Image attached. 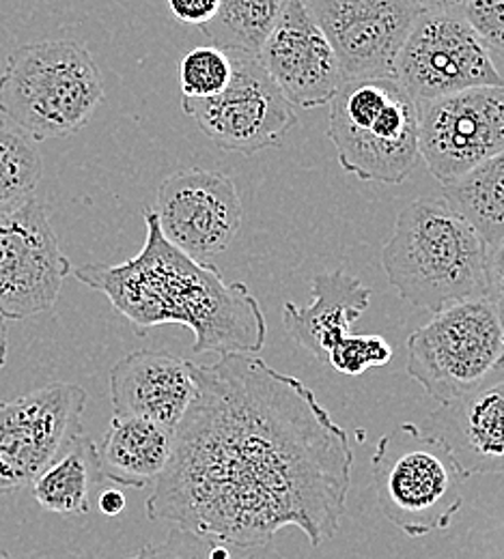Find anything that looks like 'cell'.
<instances>
[{"label":"cell","mask_w":504,"mask_h":559,"mask_svg":"<svg viewBox=\"0 0 504 559\" xmlns=\"http://www.w3.org/2000/svg\"><path fill=\"white\" fill-rule=\"evenodd\" d=\"M464 17L490 52L504 57V0H470Z\"/></svg>","instance_id":"obj_27"},{"label":"cell","mask_w":504,"mask_h":559,"mask_svg":"<svg viewBox=\"0 0 504 559\" xmlns=\"http://www.w3.org/2000/svg\"><path fill=\"white\" fill-rule=\"evenodd\" d=\"M328 139L361 181L403 183L419 162V104L392 75L343 80L330 102Z\"/></svg>","instance_id":"obj_5"},{"label":"cell","mask_w":504,"mask_h":559,"mask_svg":"<svg viewBox=\"0 0 504 559\" xmlns=\"http://www.w3.org/2000/svg\"><path fill=\"white\" fill-rule=\"evenodd\" d=\"M488 299L504 317V241L488 248Z\"/></svg>","instance_id":"obj_29"},{"label":"cell","mask_w":504,"mask_h":559,"mask_svg":"<svg viewBox=\"0 0 504 559\" xmlns=\"http://www.w3.org/2000/svg\"><path fill=\"white\" fill-rule=\"evenodd\" d=\"M392 78L417 104L468 88L504 86L492 52L464 13L421 11L395 59Z\"/></svg>","instance_id":"obj_8"},{"label":"cell","mask_w":504,"mask_h":559,"mask_svg":"<svg viewBox=\"0 0 504 559\" xmlns=\"http://www.w3.org/2000/svg\"><path fill=\"white\" fill-rule=\"evenodd\" d=\"M0 559H13V558H11V556H9V554H7V551H2V549H0Z\"/></svg>","instance_id":"obj_33"},{"label":"cell","mask_w":504,"mask_h":559,"mask_svg":"<svg viewBox=\"0 0 504 559\" xmlns=\"http://www.w3.org/2000/svg\"><path fill=\"white\" fill-rule=\"evenodd\" d=\"M86 392L55 381L0 403V497L31 487L82 430Z\"/></svg>","instance_id":"obj_10"},{"label":"cell","mask_w":504,"mask_h":559,"mask_svg":"<svg viewBox=\"0 0 504 559\" xmlns=\"http://www.w3.org/2000/svg\"><path fill=\"white\" fill-rule=\"evenodd\" d=\"M2 68H4V63H2V61H0V75H2Z\"/></svg>","instance_id":"obj_34"},{"label":"cell","mask_w":504,"mask_h":559,"mask_svg":"<svg viewBox=\"0 0 504 559\" xmlns=\"http://www.w3.org/2000/svg\"><path fill=\"white\" fill-rule=\"evenodd\" d=\"M392 359V347L375 334H350L335 349L330 350L328 361L337 372L359 377L371 368L386 366Z\"/></svg>","instance_id":"obj_26"},{"label":"cell","mask_w":504,"mask_h":559,"mask_svg":"<svg viewBox=\"0 0 504 559\" xmlns=\"http://www.w3.org/2000/svg\"><path fill=\"white\" fill-rule=\"evenodd\" d=\"M7 353H9V338H7V325L4 319L0 317V370L7 364Z\"/></svg>","instance_id":"obj_32"},{"label":"cell","mask_w":504,"mask_h":559,"mask_svg":"<svg viewBox=\"0 0 504 559\" xmlns=\"http://www.w3.org/2000/svg\"><path fill=\"white\" fill-rule=\"evenodd\" d=\"M97 503H99L102 514L119 516L126 510V495L119 489H104Z\"/></svg>","instance_id":"obj_31"},{"label":"cell","mask_w":504,"mask_h":559,"mask_svg":"<svg viewBox=\"0 0 504 559\" xmlns=\"http://www.w3.org/2000/svg\"><path fill=\"white\" fill-rule=\"evenodd\" d=\"M330 41L343 80L392 75L395 59L421 15L412 0H304Z\"/></svg>","instance_id":"obj_14"},{"label":"cell","mask_w":504,"mask_h":559,"mask_svg":"<svg viewBox=\"0 0 504 559\" xmlns=\"http://www.w3.org/2000/svg\"><path fill=\"white\" fill-rule=\"evenodd\" d=\"M432 435L444 441L466 478L504 472V381L439 405Z\"/></svg>","instance_id":"obj_17"},{"label":"cell","mask_w":504,"mask_h":559,"mask_svg":"<svg viewBox=\"0 0 504 559\" xmlns=\"http://www.w3.org/2000/svg\"><path fill=\"white\" fill-rule=\"evenodd\" d=\"M113 418H139L179 426L195 399L192 361L164 350H134L108 377Z\"/></svg>","instance_id":"obj_16"},{"label":"cell","mask_w":504,"mask_h":559,"mask_svg":"<svg viewBox=\"0 0 504 559\" xmlns=\"http://www.w3.org/2000/svg\"><path fill=\"white\" fill-rule=\"evenodd\" d=\"M423 13H464L470 0H412Z\"/></svg>","instance_id":"obj_30"},{"label":"cell","mask_w":504,"mask_h":559,"mask_svg":"<svg viewBox=\"0 0 504 559\" xmlns=\"http://www.w3.org/2000/svg\"><path fill=\"white\" fill-rule=\"evenodd\" d=\"M44 175L35 140L0 117V217L35 197Z\"/></svg>","instance_id":"obj_23"},{"label":"cell","mask_w":504,"mask_h":559,"mask_svg":"<svg viewBox=\"0 0 504 559\" xmlns=\"http://www.w3.org/2000/svg\"><path fill=\"white\" fill-rule=\"evenodd\" d=\"M228 86L210 99L181 97L184 115L222 151L255 155L281 146L300 123L295 108L263 70L259 57L228 55Z\"/></svg>","instance_id":"obj_9"},{"label":"cell","mask_w":504,"mask_h":559,"mask_svg":"<svg viewBox=\"0 0 504 559\" xmlns=\"http://www.w3.org/2000/svg\"><path fill=\"white\" fill-rule=\"evenodd\" d=\"M503 368V314L488 297L433 312L408 338L406 370L439 405L488 385Z\"/></svg>","instance_id":"obj_7"},{"label":"cell","mask_w":504,"mask_h":559,"mask_svg":"<svg viewBox=\"0 0 504 559\" xmlns=\"http://www.w3.org/2000/svg\"><path fill=\"white\" fill-rule=\"evenodd\" d=\"M464 472L430 430L397 424L373 454V487L382 514L410 538L448 530L464 506Z\"/></svg>","instance_id":"obj_6"},{"label":"cell","mask_w":504,"mask_h":559,"mask_svg":"<svg viewBox=\"0 0 504 559\" xmlns=\"http://www.w3.org/2000/svg\"><path fill=\"white\" fill-rule=\"evenodd\" d=\"M233 73L231 57L216 46H201L190 50L179 63V84L184 97L210 99L220 95Z\"/></svg>","instance_id":"obj_24"},{"label":"cell","mask_w":504,"mask_h":559,"mask_svg":"<svg viewBox=\"0 0 504 559\" xmlns=\"http://www.w3.org/2000/svg\"><path fill=\"white\" fill-rule=\"evenodd\" d=\"M237 547L220 543L212 536L192 534L181 527H173L168 536L157 545H144L143 549L128 559H255L237 556Z\"/></svg>","instance_id":"obj_25"},{"label":"cell","mask_w":504,"mask_h":559,"mask_svg":"<svg viewBox=\"0 0 504 559\" xmlns=\"http://www.w3.org/2000/svg\"><path fill=\"white\" fill-rule=\"evenodd\" d=\"M504 151V86L419 104V155L446 188Z\"/></svg>","instance_id":"obj_12"},{"label":"cell","mask_w":504,"mask_h":559,"mask_svg":"<svg viewBox=\"0 0 504 559\" xmlns=\"http://www.w3.org/2000/svg\"><path fill=\"white\" fill-rule=\"evenodd\" d=\"M144 230L134 259L80 265L73 278L106 295L141 336L151 328L177 323L192 330V353L257 355L263 349L268 323L250 288L175 248L162 235L153 210H144Z\"/></svg>","instance_id":"obj_2"},{"label":"cell","mask_w":504,"mask_h":559,"mask_svg":"<svg viewBox=\"0 0 504 559\" xmlns=\"http://www.w3.org/2000/svg\"><path fill=\"white\" fill-rule=\"evenodd\" d=\"M444 203L468 219L488 248L504 241V151L446 186Z\"/></svg>","instance_id":"obj_21"},{"label":"cell","mask_w":504,"mask_h":559,"mask_svg":"<svg viewBox=\"0 0 504 559\" xmlns=\"http://www.w3.org/2000/svg\"><path fill=\"white\" fill-rule=\"evenodd\" d=\"M259 61L293 108H319L343 84L339 59L302 0H285Z\"/></svg>","instance_id":"obj_15"},{"label":"cell","mask_w":504,"mask_h":559,"mask_svg":"<svg viewBox=\"0 0 504 559\" xmlns=\"http://www.w3.org/2000/svg\"><path fill=\"white\" fill-rule=\"evenodd\" d=\"M153 211L162 235L201 263H210L235 241L244 219L233 179L203 168H186L166 177L157 188Z\"/></svg>","instance_id":"obj_13"},{"label":"cell","mask_w":504,"mask_h":559,"mask_svg":"<svg viewBox=\"0 0 504 559\" xmlns=\"http://www.w3.org/2000/svg\"><path fill=\"white\" fill-rule=\"evenodd\" d=\"M302 2H304V0H302Z\"/></svg>","instance_id":"obj_35"},{"label":"cell","mask_w":504,"mask_h":559,"mask_svg":"<svg viewBox=\"0 0 504 559\" xmlns=\"http://www.w3.org/2000/svg\"><path fill=\"white\" fill-rule=\"evenodd\" d=\"M104 102L102 73L86 46L46 39L15 48L0 75V117L35 142L80 132Z\"/></svg>","instance_id":"obj_4"},{"label":"cell","mask_w":504,"mask_h":559,"mask_svg":"<svg viewBox=\"0 0 504 559\" xmlns=\"http://www.w3.org/2000/svg\"><path fill=\"white\" fill-rule=\"evenodd\" d=\"M175 430L139 418H113L97 448L102 476L128 489L153 485L173 454Z\"/></svg>","instance_id":"obj_19"},{"label":"cell","mask_w":504,"mask_h":559,"mask_svg":"<svg viewBox=\"0 0 504 559\" xmlns=\"http://www.w3.org/2000/svg\"><path fill=\"white\" fill-rule=\"evenodd\" d=\"M382 265L399 297L421 310L488 297V246L444 201H414L399 213Z\"/></svg>","instance_id":"obj_3"},{"label":"cell","mask_w":504,"mask_h":559,"mask_svg":"<svg viewBox=\"0 0 504 559\" xmlns=\"http://www.w3.org/2000/svg\"><path fill=\"white\" fill-rule=\"evenodd\" d=\"M220 0H168V9L177 22L206 26L216 17Z\"/></svg>","instance_id":"obj_28"},{"label":"cell","mask_w":504,"mask_h":559,"mask_svg":"<svg viewBox=\"0 0 504 559\" xmlns=\"http://www.w3.org/2000/svg\"><path fill=\"white\" fill-rule=\"evenodd\" d=\"M368 304L371 288L361 280L343 270L324 272L313 278L310 306L300 308L291 301L283 306L285 330L295 345L326 364L330 350L352 334Z\"/></svg>","instance_id":"obj_18"},{"label":"cell","mask_w":504,"mask_h":559,"mask_svg":"<svg viewBox=\"0 0 504 559\" xmlns=\"http://www.w3.org/2000/svg\"><path fill=\"white\" fill-rule=\"evenodd\" d=\"M102 480L97 445L80 432L37 476L31 489L44 510L63 516H80L91 510V492L102 485Z\"/></svg>","instance_id":"obj_20"},{"label":"cell","mask_w":504,"mask_h":559,"mask_svg":"<svg viewBox=\"0 0 504 559\" xmlns=\"http://www.w3.org/2000/svg\"><path fill=\"white\" fill-rule=\"evenodd\" d=\"M285 0H220L216 17L201 33L226 55L259 57Z\"/></svg>","instance_id":"obj_22"},{"label":"cell","mask_w":504,"mask_h":559,"mask_svg":"<svg viewBox=\"0 0 504 559\" xmlns=\"http://www.w3.org/2000/svg\"><path fill=\"white\" fill-rule=\"evenodd\" d=\"M192 377L146 516L237 549L266 547L289 525L313 547L337 536L354 452L313 390L250 353L192 364Z\"/></svg>","instance_id":"obj_1"},{"label":"cell","mask_w":504,"mask_h":559,"mask_svg":"<svg viewBox=\"0 0 504 559\" xmlns=\"http://www.w3.org/2000/svg\"><path fill=\"white\" fill-rule=\"evenodd\" d=\"M72 263L35 197L0 217V317L24 321L57 306Z\"/></svg>","instance_id":"obj_11"}]
</instances>
